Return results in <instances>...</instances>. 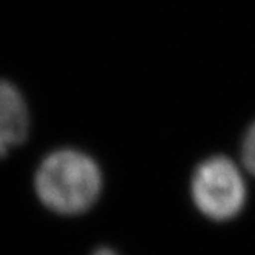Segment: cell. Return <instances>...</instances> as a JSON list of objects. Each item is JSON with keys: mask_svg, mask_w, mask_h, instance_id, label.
<instances>
[{"mask_svg": "<svg viewBox=\"0 0 255 255\" xmlns=\"http://www.w3.org/2000/svg\"><path fill=\"white\" fill-rule=\"evenodd\" d=\"M191 192L195 206L217 222L234 218L246 202L245 180L228 157H211L195 169Z\"/></svg>", "mask_w": 255, "mask_h": 255, "instance_id": "7a4b0ae2", "label": "cell"}, {"mask_svg": "<svg viewBox=\"0 0 255 255\" xmlns=\"http://www.w3.org/2000/svg\"><path fill=\"white\" fill-rule=\"evenodd\" d=\"M93 255H117V254L113 249H109V248H100Z\"/></svg>", "mask_w": 255, "mask_h": 255, "instance_id": "5b68a950", "label": "cell"}, {"mask_svg": "<svg viewBox=\"0 0 255 255\" xmlns=\"http://www.w3.org/2000/svg\"><path fill=\"white\" fill-rule=\"evenodd\" d=\"M29 113L22 93L0 79V158L26 140Z\"/></svg>", "mask_w": 255, "mask_h": 255, "instance_id": "3957f363", "label": "cell"}, {"mask_svg": "<svg viewBox=\"0 0 255 255\" xmlns=\"http://www.w3.org/2000/svg\"><path fill=\"white\" fill-rule=\"evenodd\" d=\"M39 200L60 215H77L93 206L102 192L97 163L77 149H57L46 155L34 175Z\"/></svg>", "mask_w": 255, "mask_h": 255, "instance_id": "6da1fadb", "label": "cell"}, {"mask_svg": "<svg viewBox=\"0 0 255 255\" xmlns=\"http://www.w3.org/2000/svg\"><path fill=\"white\" fill-rule=\"evenodd\" d=\"M242 157L245 166L255 175V123L249 128V131L243 140Z\"/></svg>", "mask_w": 255, "mask_h": 255, "instance_id": "277c9868", "label": "cell"}]
</instances>
